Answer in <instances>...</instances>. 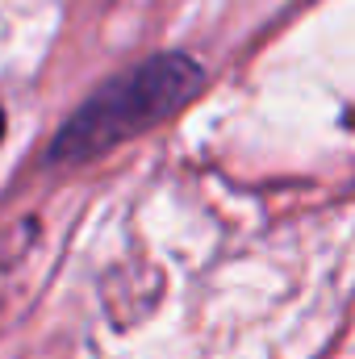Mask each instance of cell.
Masks as SVG:
<instances>
[{
    "label": "cell",
    "mask_w": 355,
    "mask_h": 359,
    "mask_svg": "<svg viewBox=\"0 0 355 359\" xmlns=\"http://www.w3.org/2000/svg\"><path fill=\"white\" fill-rule=\"evenodd\" d=\"M0 138H4V104H0Z\"/></svg>",
    "instance_id": "7a4b0ae2"
},
{
    "label": "cell",
    "mask_w": 355,
    "mask_h": 359,
    "mask_svg": "<svg viewBox=\"0 0 355 359\" xmlns=\"http://www.w3.org/2000/svg\"><path fill=\"white\" fill-rule=\"evenodd\" d=\"M205 88V67L184 55L163 50L151 55L117 76H109L96 92L80 100V109L63 121L51 142V163H88L113 151L117 142L138 138L180 113L196 92Z\"/></svg>",
    "instance_id": "6da1fadb"
}]
</instances>
